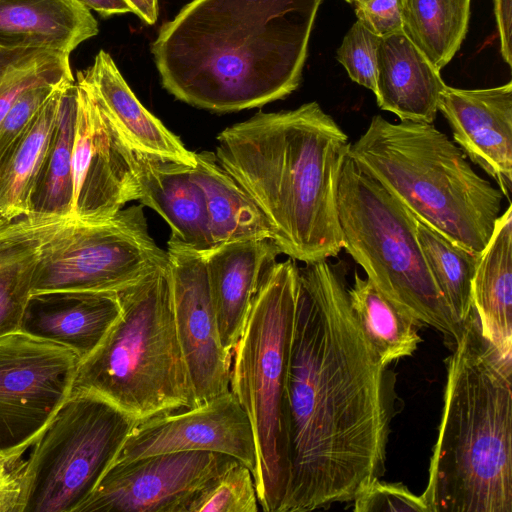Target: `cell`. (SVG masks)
I'll return each instance as SVG.
<instances>
[{
	"instance_id": "obj_4",
	"label": "cell",
	"mask_w": 512,
	"mask_h": 512,
	"mask_svg": "<svg viewBox=\"0 0 512 512\" xmlns=\"http://www.w3.org/2000/svg\"><path fill=\"white\" fill-rule=\"evenodd\" d=\"M446 368L422 497L429 512H512V358L482 335L474 307Z\"/></svg>"
},
{
	"instance_id": "obj_27",
	"label": "cell",
	"mask_w": 512,
	"mask_h": 512,
	"mask_svg": "<svg viewBox=\"0 0 512 512\" xmlns=\"http://www.w3.org/2000/svg\"><path fill=\"white\" fill-rule=\"evenodd\" d=\"M347 293L356 321L385 366L417 350L422 341L419 329L424 325L386 297L368 278L360 277L355 271L353 285Z\"/></svg>"
},
{
	"instance_id": "obj_21",
	"label": "cell",
	"mask_w": 512,
	"mask_h": 512,
	"mask_svg": "<svg viewBox=\"0 0 512 512\" xmlns=\"http://www.w3.org/2000/svg\"><path fill=\"white\" fill-rule=\"evenodd\" d=\"M83 74L112 124L134 149L196 166L195 153L141 104L109 53L100 50Z\"/></svg>"
},
{
	"instance_id": "obj_16",
	"label": "cell",
	"mask_w": 512,
	"mask_h": 512,
	"mask_svg": "<svg viewBox=\"0 0 512 512\" xmlns=\"http://www.w3.org/2000/svg\"><path fill=\"white\" fill-rule=\"evenodd\" d=\"M438 111L454 142L493 178L504 197L512 187V83L485 89L446 86Z\"/></svg>"
},
{
	"instance_id": "obj_12",
	"label": "cell",
	"mask_w": 512,
	"mask_h": 512,
	"mask_svg": "<svg viewBox=\"0 0 512 512\" xmlns=\"http://www.w3.org/2000/svg\"><path fill=\"white\" fill-rule=\"evenodd\" d=\"M75 83L70 219L99 223L138 200L139 187L128 145L102 109L83 71L77 73Z\"/></svg>"
},
{
	"instance_id": "obj_20",
	"label": "cell",
	"mask_w": 512,
	"mask_h": 512,
	"mask_svg": "<svg viewBox=\"0 0 512 512\" xmlns=\"http://www.w3.org/2000/svg\"><path fill=\"white\" fill-rule=\"evenodd\" d=\"M446 84L403 32L381 37L376 90L378 106L401 121L433 123Z\"/></svg>"
},
{
	"instance_id": "obj_9",
	"label": "cell",
	"mask_w": 512,
	"mask_h": 512,
	"mask_svg": "<svg viewBox=\"0 0 512 512\" xmlns=\"http://www.w3.org/2000/svg\"><path fill=\"white\" fill-rule=\"evenodd\" d=\"M136 420L98 394L72 390L22 450V512H77ZM21 451V450H20Z\"/></svg>"
},
{
	"instance_id": "obj_38",
	"label": "cell",
	"mask_w": 512,
	"mask_h": 512,
	"mask_svg": "<svg viewBox=\"0 0 512 512\" xmlns=\"http://www.w3.org/2000/svg\"><path fill=\"white\" fill-rule=\"evenodd\" d=\"M512 0H494V11L500 38V50L505 62L511 66Z\"/></svg>"
},
{
	"instance_id": "obj_37",
	"label": "cell",
	"mask_w": 512,
	"mask_h": 512,
	"mask_svg": "<svg viewBox=\"0 0 512 512\" xmlns=\"http://www.w3.org/2000/svg\"><path fill=\"white\" fill-rule=\"evenodd\" d=\"M22 483L18 460L0 454V512H22Z\"/></svg>"
},
{
	"instance_id": "obj_17",
	"label": "cell",
	"mask_w": 512,
	"mask_h": 512,
	"mask_svg": "<svg viewBox=\"0 0 512 512\" xmlns=\"http://www.w3.org/2000/svg\"><path fill=\"white\" fill-rule=\"evenodd\" d=\"M280 253L271 239L224 243L204 251L221 344L231 355L252 301Z\"/></svg>"
},
{
	"instance_id": "obj_10",
	"label": "cell",
	"mask_w": 512,
	"mask_h": 512,
	"mask_svg": "<svg viewBox=\"0 0 512 512\" xmlns=\"http://www.w3.org/2000/svg\"><path fill=\"white\" fill-rule=\"evenodd\" d=\"M168 264L154 242L142 205L99 223L65 220L42 246L30 294L118 292Z\"/></svg>"
},
{
	"instance_id": "obj_34",
	"label": "cell",
	"mask_w": 512,
	"mask_h": 512,
	"mask_svg": "<svg viewBox=\"0 0 512 512\" xmlns=\"http://www.w3.org/2000/svg\"><path fill=\"white\" fill-rule=\"evenodd\" d=\"M65 83L70 82L38 84L18 96L0 122V169L22 139L41 107L55 90Z\"/></svg>"
},
{
	"instance_id": "obj_22",
	"label": "cell",
	"mask_w": 512,
	"mask_h": 512,
	"mask_svg": "<svg viewBox=\"0 0 512 512\" xmlns=\"http://www.w3.org/2000/svg\"><path fill=\"white\" fill-rule=\"evenodd\" d=\"M99 32L77 0H0V48L39 49L70 55Z\"/></svg>"
},
{
	"instance_id": "obj_6",
	"label": "cell",
	"mask_w": 512,
	"mask_h": 512,
	"mask_svg": "<svg viewBox=\"0 0 512 512\" xmlns=\"http://www.w3.org/2000/svg\"><path fill=\"white\" fill-rule=\"evenodd\" d=\"M117 295L120 316L80 361L72 390L98 394L136 421L196 407L176 329L168 264Z\"/></svg>"
},
{
	"instance_id": "obj_36",
	"label": "cell",
	"mask_w": 512,
	"mask_h": 512,
	"mask_svg": "<svg viewBox=\"0 0 512 512\" xmlns=\"http://www.w3.org/2000/svg\"><path fill=\"white\" fill-rule=\"evenodd\" d=\"M357 20L379 37L402 32L400 0H357Z\"/></svg>"
},
{
	"instance_id": "obj_26",
	"label": "cell",
	"mask_w": 512,
	"mask_h": 512,
	"mask_svg": "<svg viewBox=\"0 0 512 512\" xmlns=\"http://www.w3.org/2000/svg\"><path fill=\"white\" fill-rule=\"evenodd\" d=\"M195 156L193 175L204 194L214 246L237 241L272 240L268 221L248 194L220 166L215 154L202 151Z\"/></svg>"
},
{
	"instance_id": "obj_43",
	"label": "cell",
	"mask_w": 512,
	"mask_h": 512,
	"mask_svg": "<svg viewBox=\"0 0 512 512\" xmlns=\"http://www.w3.org/2000/svg\"><path fill=\"white\" fill-rule=\"evenodd\" d=\"M355 1H357V0H353V3H354Z\"/></svg>"
},
{
	"instance_id": "obj_1",
	"label": "cell",
	"mask_w": 512,
	"mask_h": 512,
	"mask_svg": "<svg viewBox=\"0 0 512 512\" xmlns=\"http://www.w3.org/2000/svg\"><path fill=\"white\" fill-rule=\"evenodd\" d=\"M326 260L299 267L282 409L287 483L278 512L354 500L385 468L386 367Z\"/></svg>"
},
{
	"instance_id": "obj_5",
	"label": "cell",
	"mask_w": 512,
	"mask_h": 512,
	"mask_svg": "<svg viewBox=\"0 0 512 512\" xmlns=\"http://www.w3.org/2000/svg\"><path fill=\"white\" fill-rule=\"evenodd\" d=\"M348 154L417 220L470 252L483 251L504 195L432 123L375 115Z\"/></svg>"
},
{
	"instance_id": "obj_32",
	"label": "cell",
	"mask_w": 512,
	"mask_h": 512,
	"mask_svg": "<svg viewBox=\"0 0 512 512\" xmlns=\"http://www.w3.org/2000/svg\"><path fill=\"white\" fill-rule=\"evenodd\" d=\"M251 469L237 459L219 473L191 503L188 512H258Z\"/></svg>"
},
{
	"instance_id": "obj_42",
	"label": "cell",
	"mask_w": 512,
	"mask_h": 512,
	"mask_svg": "<svg viewBox=\"0 0 512 512\" xmlns=\"http://www.w3.org/2000/svg\"><path fill=\"white\" fill-rule=\"evenodd\" d=\"M345 1H347V2H349V3H353V0H345Z\"/></svg>"
},
{
	"instance_id": "obj_3",
	"label": "cell",
	"mask_w": 512,
	"mask_h": 512,
	"mask_svg": "<svg viewBox=\"0 0 512 512\" xmlns=\"http://www.w3.org/2000/svg\"><path fill=\"white\" fill-rule=\"evenodd\" d=\"M217 141L218 163L260 209L281 253L305 264L340 253L337 199L350 142L317 102L258 112Z\"/></svg>"
},
{
	"instance_id": "obj_35",
	"label": "cell",
	"mask_w": 512,
	"mask_h": 512,
	"mask_svg": "<svg viewBox=\"0 0 512 512\" xmlns=\"http://www.w3.org/2000/svg\"><path fill=\"white\" fill-rule=\"evenodd\" d=\"M353 502L355 512H429L422 495H415L402 483L379 478L368 483Z\"/></svg>"
},
{
	"instance_id": "obj_19",
	"label": "cell",
	"mask_w": 512,
	"mask_h": 512,
	"mask_svg": "<svg viewBox=\"0 0 512 512\" xmlns=\"http://www.w3.org/2000/svg\"><path fill=\"white\" fill-rule=\"evenodd\" d=\"M120 313L117 292L29 294L20 331L65 345L83 360L99 346Z\"/></svg>"
},
{
	"instance_id": "obj_2",
	"label": "cell",
	"mask_w": 512,
	"mask_h": 512,
	"mask_svg": "<svg viewBox=\"0 0 512 512\" xmlns=\"http://www.w3.org/2000/svg\"><path fill=\"white\" fill-rule=\"evenodd\" d=\"M323 0H192L151 52L163 87L213 112L260 107L295 91Z\"/></svg>"
},
{
	"instance_id": "obj_11",
	"label": "cell",
	"mask_w": 512,
	"mask_h": 512,
	"mask_svg": "<svg viewBox=\"0 0 512 512\" xmlns=\"http://www.w3.org/2000/svg\"><path fill=\"white\" fill-rule=\"evenodd\" d=\"M81 359L60 343L16 331L0 337V454L25 448L70 395Z\"/></svg>"
},
{
	"instance_id": "obj_7",
	"label": "cell",
	"mask_w": 512,
	"mask_h": 512,
	"mask_svg": "<svg viewBox=\"0 0 512 512\" xmlns=\"http://www.w3.org/2000/svg\"><path fill=\"white\" fill-rule=\"evenodd\" d=\"M299 267L277 262L249 308L232 352L230 390L251 422L260 510L278 512L287 483L282 409L298 294Z\"/></svg>"
},
{
	"instance_id": "obj_39",
	"label": "cell",
	"mask_w": 512,
	"mask_h": 512,
	"mask_svg": "<svg viewBox=\"0 0 512 512\" xmlns=\"http://www.w3.org/2000/svg\"><path fill=\"white\" fill-rule=\"evenodd\" d=\"M89 10L98 12L103 17L132 12L126 0H77Z\"/></svg>"
},
{
	"instance_id": "obj_8",
	"label": "cell",
	"mask_w": 512,
	"mask_h": 512,
	"mask_svg": "<svg viewBox=\"0 0 512 512\" xmlns=\"http://www.w3.org/2000/svg\"><path fill=\"white\" fill-rule=\"evenodd\" d=\"M343 248L391 301L451 344L463 326L451 312L426 264L416 235L417 219L349 154L338 188Z\"/></svg>"
},
{
	"instance_id": "obj_31",
	"label": "cell",
	"mask_w": 512,
	"mask_h": 512,
	"mask_svg": "<svg viewBox=\"0 0 512 512\" xmlns=\"http://www.w3.org/2000/svg\"><path fill=\"white\" fill-rule=\"evenodd\" d=\"M73 81L69 55L39 49L0 48V122L18 96L30 87Z\"/></svg>"
},
{
	"instance_id": "obj_30",
	"label": "cell",
	"mask_w": 512,
	"mask_h": 512,
	"mask_svg": "<svg viewBox=\"0 0 512 512\" xmlns=\"http://www.w3.org/2000/svg\"><path fill=\"white\" fill-rule=\"evenodd\" d=\"M416 235L436 286L463 326L473 309L472 281L480 254L453 243L419 220Z\"/></svg>"
},
{
	"instance_id": "obj_14",
	"label": "cell",
	"mask_w": 512,
	"mask_h": 512,
	"mask_svg": "<svg viewBox=\"0 0 512 512\" xmlns=\"http://www.w3.org/2000/svg\"><path fill=\"white\" fill-rule=\"evenodd\" d=\"M167 255L176 329L199 406L230 391L232 355L221 344L204 251L170 238Z\"/></svg>"
},
{
	"instance_id": "obj_23",
	"label": "cell",
	"mask_w": 512,
	"mask_h": 512,
	"mask_svg": "<svg viewBox=\"0 0 512 512\" xmlns=\"http://www.w3.org/2000/svg\"><path fill=\"white\" fill-rule=\"evenodd\" d=\"M472 303L482 335L512 358V205L496 220L480 253L472 281Z\"/></svg>"
},
{
	"instance_id": "obj_13",
	"label": "cell",
	"mask_w": 512,
	"mask_h": 512,
	"mask_svg": "<svg viewBox=\"0 0 512 512\" xmlns=\"http://www.w3.org/2000/svg\"><path fill=\"white\" fill-rule=\"evenodd\" d=\"M234 457L192 450L111 465L77 512H188Z\"/></svg>"
},
{
	"instance_id": "obj_28",
	"label": "cell",
	"mask_w": 512,
	"mask_h": 512,
	"mask_svg": "<svg viewBox=\"0 0 512 512\" xmlns=\"http://www.w3.org/2000/svg\"><path fill=\"white\" fill-rule=\"evenodd\" d=\"M471 0H400L402 32L437 69L465 39Z\"/></svg>"
},
{
	"instance_id": "obj_15",
	"label": "cell",
	"mask_w": 512,
	"mask_h": 512,
	"mask_svg": "<svg viewBox=\"0 0 512 512\" xmlns=\"http://www.w3.org/2000/svg\"><path fill=\"white\" fill-rule=\"evenodd\" d=\"M192 450L234 457L249 467L254 476L257 466L254 431L231 390L203 405L136 421L111 465L154 454Z\"/></svg>"
},
{
	"instance_id": "obj_24",
	"label": "cell",
	"mask_w": 512,
	"mask_h": 512,
	"mask_svg": "<svg viewBox=\"0 0 512 512\" xmlns=\"http://www.w3.org/2000/svg\"><path fill=\"white\" fill-rule=\"evenodd\" d=\"M65 220L33 213L0 224V337L20 330L42 246Z\"/></svg>"
},
{
	"instance_id": "obj_33",
	"label": "cell",
	"mask_w": 512,
	"mask_h": 512,
	"mask_svg": "<svg viewBox=\"0 0 512 512\" xmlns=\"http://www.w3.org/2000/svg\"><path fill=\"white\" fill-rule=\"evenodd\" d=\"M381 37L357 20L336 53V59L346 69L349 77L359 85L376 90L378 48Z\"/></svg>"
},
{
	"instance_id": "obj_41",
	"label": "cell",
	"mask_w": 512,
	"mask_h": 512,
	"mask_svg": "<svg viewBox=\"0 0 512 512\" xmlns=\"http://www.w3.org/2000/svg\"><path fill=\"white\" fill-rule=\"evenodd\" d=\"M155 23L158 18V0H142Z\"/></svg>"
},
{
	"instance_id": "obj_29",
	"label": "cell",
	"mask_w": 512,
	"mask_h": 512,
	"mask_svg": "<svg viewBox=\"0 0 512 512\" xmlns=\"http://www.w3.org/2000/svg\"><path fill=\"white\" fill-rule=\"evenodd\" d=\"M77 107L75 81L62 96L53 141L32 201V213L70 219L73 196L72 154Z\"/></svg>"
},
{
	"instance_id": "obj_40",
	"label": "cell",
	"mask_w": 512,
	"mask_h": 512,
	"mask_svg": "<svg viewBox=\"0 0 512 512\" xmlns=\"http://www.w3.org/2000/svg\"><path fill=\"white\" fill-rule=\"evenodd\" d=\"M132 9V13L137 15L148 25L154 24L150 14L142 0H126Z\"/></svg>"
},
{
	"instance_id": "obj_25",
	"label": "cell",
	"mask_w": 512,
	"mask_h": 512,
	"mask_svg": "<svg viewBox=\"0 0 512 512\" xmlns=\"http://www.w3.org/2000/svg\"><path fill=\"white\" fill-rule=\"evenodd\" d=\"M58 87L32 120L0 169V224L32 213V201L48 156L66 87Z\"/></svg>"
},
{
	"instance_id": "obj_18",
	"label": "cell",
	"mask_w": 512,
	"mask_h": 512,
	"mask_svg": "<svg viewBox=\"0 0 512 512\" xmlns=\"http://www.w3.org/2000/svg\"><path fill=\"white\" fill-rule=\"evenodd\" d=\"M126 143L139 187L138 201L161 215L171 228V238L199 251L212 248L205 198L193 167Z\"/></svg>"
}]
</instances>
